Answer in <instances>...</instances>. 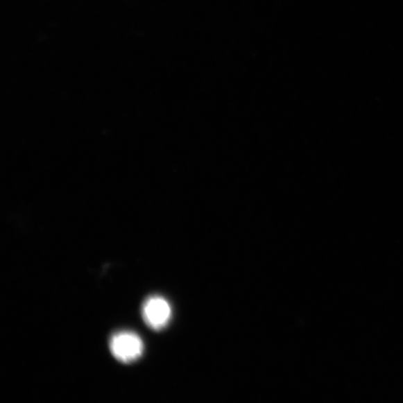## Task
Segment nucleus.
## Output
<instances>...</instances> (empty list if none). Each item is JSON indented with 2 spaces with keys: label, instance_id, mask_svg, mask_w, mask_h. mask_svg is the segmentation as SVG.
Returning a JSON list of instances; mask_svg holds the SVG:
<instances>
[{
  "label": "nucleus",
  "instance_id": "f03ea898",
  "mask_svg": "<svg viewBox=\"0 0 403 403\" xmlns=\"http://www.w3.org/2000/svg\"><path fill=\"white\" fill-rule=\"evenodd\" d=\"M142 316L147 327L160 331L169 325L172 318V309L168 300L155 295L144 301Z\"/></svg>",
  "mask_w": 403,
  "mask_h": 403
},
{
  "label": "nucleus",
  "instance_id": "f257e3e1",
  "mask_svg": "<svg viewBox=\"0 0 403 403\" xmlns=\"http://www.w3.org/2000/svg\"><path fill=\"white\" fill-rule=\"evenodd\" d=\"M112 356L120 362L131 363L139 360L143 355L144 342L139 335L129 331L114 334L110 341Z\"/></svg>",
  "mask_w": 403,
  "mask_h": 403
}]
</instances>
